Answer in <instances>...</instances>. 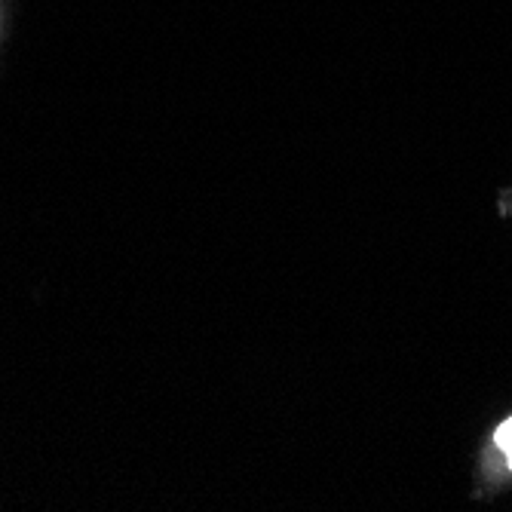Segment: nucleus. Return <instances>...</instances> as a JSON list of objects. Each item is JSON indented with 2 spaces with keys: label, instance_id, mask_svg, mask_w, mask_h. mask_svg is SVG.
<instances>
[{
  "label": "nucleus",
  "instance_id": "obj_1",
  "mask_svg": "<svg viewBox=\"0 0 512 512\" xmlns=\"http://www.w3.org/2000/svg\"><path fill=\"white\" fill-rule=\"evenodd\" d=\"M497 445H500V451L506 454V460H509V470H512V417L506 424H500V430H497Z\"/></svg>",
  "mask_w": 512,
  "mask_h": 512
}]
</instances>
